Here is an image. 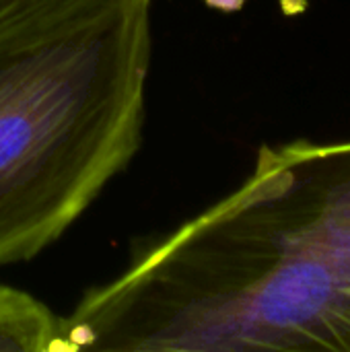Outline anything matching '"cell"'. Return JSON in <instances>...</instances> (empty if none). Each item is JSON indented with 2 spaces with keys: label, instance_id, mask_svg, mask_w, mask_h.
Listing matches in <instances>:
<instances>
[{
  "label": "cell",
  "instance_id": "obj_3",
  "mask_svg": "<svg viewBox=\"0 0 350 352\" xmlns=\"http://www.w3.org/2000/svg\"><path fill=\"white\" fill-rule=\"evenodd\" d=\"M142 2L155 0H0V43H31L64 35Z\"/></svg>",
  "mask_w": 350,
  "mask_h": 352
},
{
  "label": "cell",
  "instance_id": "obj_4",
  "mask_svg": "<svg viewBox=\"0 0 350 352\" xmlns=\"http://www.w3.org/2000/svg\"><path fill=\"white\" fill-rule=\"evenodd\" d=\"M0 352H70L64 316L27 291L0 285Z\"/></svg>",
  "mask_w": 350,
  "mask_h": 352
},
{
  "label": "cell",
  "instance_id": "obj_1",
  "mask_svg": "<svg viewBox=\"0 0 350 352\" xmlns=\"http://www.w3.org/2000/svg\"><path fill=\"white\" fill-rule=\"evenodd\" d=\"M70 352H350V140L264 144L231 194L64 318Z\"/></svg>",
  "mask_w": 350,
  "mask_h": 352
},
{
  "label": "cell",
  "instance_id": "obj_5",
  "mask_svg": "<svg viewBox=\"0 0 350 352\" xmlns=\"http://www.w3.org/2000/svg\"><path fill=\"white\" fill-rule=\"evenodd\" d=\"M210 8L223 10V12H237L248 0H204Z\"/></svg>",
  "mask_w": 350,
  "mask_h": 352
},
{
  "label": "cell",
  "instance_id": "obj_2",
  "mask_svg": "<svg viewBox=\"0 0 350 352\" xmlns=\"http://www.w3.org/2000/svg\"><path fill=\"white\" fill-rule=\"evenodd\" d=\"M151 6L0 43V268L54 245L140 151Z\"/></svg>",
  "mask_w": 350,
  "mask_h": 352
}]
</instances>
